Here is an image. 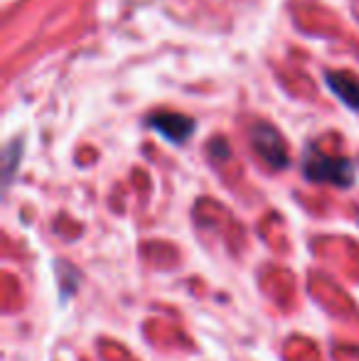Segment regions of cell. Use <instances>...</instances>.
<instances>
[{"label": "cell", "instance_id": "obj_2", "mask_svg": "<svg viewBox=\"0 0 359 361\" xmlns=\"http://www.w3.org/2000/svg\"><path fill=\"white\" fill-rule=\"evenodd\" d=\"M251 143H254V150L264 157V162H269L271 167L281 170V167L288 165V152H286V143L281 140V135L276 133V128H271L269 123H256L251 128Z\"/></svg>", "mask_w": 359, "mask_h": 361}, {"label": "cell", "instance_id": "obj_4", "mask_svg": "<svg viewBox=\"0 0 359 361\" xmlns=\"http://www.w3.org/2000/svg\"><path fill=\"white\" fill-rule=\"evenodd\" d=\"M327 79H330L332 91H335L347 106L359 109V81L357 79H352L350 74H330Z\"/></svg>", "mask_w": 359, "mask_h": 361}, {"label": "cell", "instance_id": "obj_1", "mask_svg": "<svg viewBox=\"0 0 359 361\" xmlns=\"http://www.w3.org/2000/svg\"><path fill=\"white\" fill-rule=\"evenodd\" d=\"M303 172L312 182H330L337 187H350L355 182V165L345 157H330L310 150L303 162Z\"/></svg>", "mask_w": 359, "mask_h": 361}, {"label": "cell", "instance_id": "obj_3", "mask_svg": "<svg viewBox=\"0 0 359 361\" xmlns=\"http://www.w3.org/2000/svg\"><path fill=\"white\" fill-rule=\"evenodd\" d=\"M150 126L160 135H165L170 143H185L195 130V123L182 114H158L150 118Z\"/></svg>", "mask_w": 359, "mask_h": 361}]
</instances>
